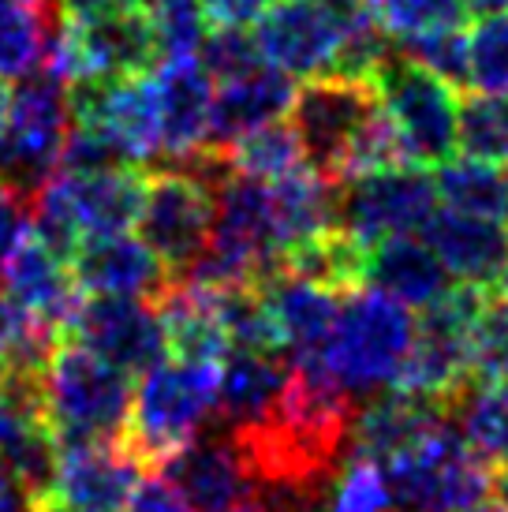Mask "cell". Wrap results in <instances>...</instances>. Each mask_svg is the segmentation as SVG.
I'll return each instance as SVG.
<instances>
[{"label":"cell","mask_w":508,"mask_h":512,"mask_svg":"<svg viewBox=\"0 0 508 512\" xmlns=\"http://www.w3.org/2000/svg\"><path fill=\"white\" fill-rule=\"evenodd\" d=\"M411 337H415V318L408 303H400L381 288L359 285L340 296L337 322L311 359H318L348 393L374 397L396 385L411 352Z\"/></svg>","instance_id":"cell-1"},{"label":"cell","mask_w":508,"mask_h":512,"mask_svg":"<svg viewBox=\"0 0 508 512\" xmlns=\"http://www.w3.org/2000/svg\"><path fill=\"white\" fill-rule=\"evenodd\" d=\"M221 363L202 359H161L142 374L131 415H127L124 445L146 471H157L187 441H195L217 415Z\"/></svg>","instance_id":"cell-2"},{"label":"cell","mask_w":508,"mask_h":512,"mask_svg":"<svg viewBox=\"0 0 508 512\" xmlns=\"http://www.w3.org/2000/svg\"><path fill=\"white\" fill-rule=\"evenodd\" d=\"M45 419L53 427L57 449L120 441L127 430L135 385L131 374L105 363L83 344L60 337L42 378Z\"/></svg>","instance_id":"cell-3"},{"label":"cell","mask_w":508,"mask_h":512,"mask_svg":"<svg viewBox=\"0 0 508 512\" xmlns=\"http://www.w3.org/2000/svg\"><path fill=\"white\" fill-rule=\"evenodd\" d=\"M490 303V288L449 285L415 322L411 352L396 385L419 397L452 404V397L475 382V333Z\"/></svg>","instance_id":"cell-4"},{"label":"cell","mask_w":508,"mask_h":512,"mask_svg":"<svg viewBox=\"0 0 508 512\" xmlns=\"http://www.w3.org/2000/svg\"><path fill=\"white\" fill-rule=\"evenodd\" d=\"M381 471L400 512H467L494 494V464L467 445L452 419L385 460Z\"/></svg>","instance_id":"cell-5"},{"label":"cell","mask_w":508,"mask_h":512,"mask_svg":"<svg viewBox=\"0 0 508 512\" xmlns=\"http://www.w3.org/2000/svg\"><path fill=\"white\" fill-rule=\"evenodd\" d=\"M370 86L408 165L438 169L456 154V120H460L456 86L419 68L396 45L374 68Z\"/></svg>","instance_id":"cell-6"},{"label":"cell","mask_w":508,"mask_h":512,"mask_svg":"<svg viewBox=\"0 0 508 512\" xmlns=\"http://www.w3.org/2000/svg\"><path fill=\"white\" fill-rule=\"evenodd\" d=\"M71 131L68 83L53 75H30L12 94L8 128L0 135V184L34 202V195L60 169Z\"/></svg>","instance_id":"cell-7"},{"label":"cell","mask_w":508,"mask_h":512,"mask_svg":"<svg viewBox=\"0 0 508 512\" xmlns=\"http://www.w3.org/2000/svg\"><path fill=\"white\" fill-rule=\"evenodd\" d=\"M378 113L374 86L363 79H344V75L307 79V86H299L292 101V128L303 143L307 165L322 172L325 180L344 184L355 146L378 120Z\"/></svg>","instance_id":"cell-8"},{"label":"cell","mask_w":508,"mask_h":512,"mask_svg":"<svg viewBox=\"0 0 508 512\" xmlns=\"http://www.w3.org/2000/svg\"><path fill=\"white\" fill-rule=\"evenodd\" d=\"M438 210V187L419 165L359 172L337 187V228L359 247L415 236Z\"/></svg>","instance_id":"cell-9"},{"label":"cell","mask_w":508,"mask_h":512,"mask_svg":"<svg viewBox=\"0 0 508 512\" xmlns=\"http://www.w3.org/2000/svg\"><path fill=\"white\" fill-rule=\"evenodd\" d=\"M217 191L195 169H157L146 180L139 210V236L172 277L195 266L213 236Z\"/></svg>","instance_id":"cell-10"},{"label":"cell","mask_w":508,"mask_h":512,"mask_svg":"<svg viewBox=\"0 0 508 512\" xmlns=\"http://www.w3.org/2000/svg\"><path fill=\"white\" fill-rule=\"evenodd\" d=\"M71 124L101 135L124 165H157L161 157V116H157L154 79H79L68 83Z\"/></svg>","instance_id":"cell-11"},{"label":"cell","mask_w":508,"mask_h":512,"mask_svg":"<svg viewBox=\"0 0 508 512\" xmlns=\"http://www.w3.org/2000/svg\"><path fill=\"white\" fill-rule=\"evenodd\" d=\"M64 337L90 348L105 363L127 370L131 378L154 370L161 359H169V341L161 314L150 299L131 296H90L79 299Z\"/></svg>","instance_id":"cell-12"},{"label":"cell","mask_w":508,"mask_h":512,"mask_svg":"<svg viewBox=\"0 0 508 512\" xmlns=\"http://www.w3.org/2000/svg\"><path fill=\"white\" fill-rule=\"evenodd\" d=\"M150 471L120 441L98 445H64L57 475L34 512H124L139 483Z\"/></svg>","instance_id":"cell-13"},{"label":"cell","mask_w":508,"mask_h":512,"mask_svg":"<svg viewBox=\"0 0 508 512\" xmlns=\"http://www.w3.org/2000/svg\"><path fill=\"white\" fill-rule=\"evenodd\" d=\"M251 34L262 64L292 79H322L337 72L344 23L314 0H273Z\"/></svg>","instance_id":"cell-14"},{"label":"cell","mask_w":508,"mask_h":512,"mask_svg":"<svg viewBox=\"0 0 508 512\" xmlns=\"http://www.w3.org/2000/svg\"><path fill=\"white\" fill-rule=\"evenodd\" d=\"M146 180L150 176L139 165H105L86 172L57 169L49 176V187L57 191L86 243L101 236H124L131 225H139Z\"/></svg>","instance_id":"cell-15"},{"label":"cell","mask_w":508,"mask_h":512,"mask_svg":"<svg viewBox=\"0 0 508 512\" xmlns=\"http://www.w3.org/2000/svg\"><path fill=\"white\" fill-rule=\"evenodd\" d=\"M161 116V169H184L210 150L213 79L198 60H161L154 75Z\"/></svg>","instance_id":"cell-16"},{"label":"cell","mask_w":508,"mask_h":512,"mask_svg":"<svg viewBox=\"0 0 508 512\" xmlns=\"http://www.w3.org/2000/svg\"><path fill=\"white\" fill-rule=\"evenodd\" d=\"M157 471L191 505V512H225L254 494V479L243 464V453L236 449L232 434L221 427L187 441Z\"/></svg>","instance_id":"cell-17"},{"label":"cell","mask_w":508,"mask_h":512,"mask_svg":"<svg viewBox=\"0 0 508 512\" xmlns=\"http://www.w3.org/2000/svg\"><path fill=\"white\" fill-rule=\"evenodd\" d=\"M71 277L83 296L86 292L90 296H131L150 299V303L176 281L165 270V262L142 240H131L127 232L86 240L71 258Z\"/></svg>","instance_id":"cell-18"},{"label":"cell","mask_w":508,"mask_h":512,"mask_svg":"<svg viewBox=\"0 0 508 512\" xmlns=\"http://www.w3.org/2000/svg\"><path fill=\"white\" fill-rule=\"evenodd\" d=\"M296 94V79L269 68V64H254L251 72L232 75L225 83H213L210 150H228L243 135L284 120L292 113Z\"/></svg>","instance_id":"cell-19"},{"label":"cell","mask_w":508,"mask_h":512,"mask_svg":"<svg viewBox=\"0 0 508 512\" xmlns=\"http://www.w3.org/2000/svg\"><path fill=\"white\" fill-rule=\"evenodd\" d=\"M0 292L12 296L15 303H23L27 311L42 314L60 333L68 329L71 314L83 299V292L75 288L71 266L60 255H53L30 228L19 236V243L8 251L4 266H0Z\"/></svg>","instance_id":"cell-20"},{"label":"cell","mask_w":508,"mask_h":512,"mask_svg":"<svg viewBox=\"0 0 508 512\" xmlns=\"http://www.w3.org/2000/svg\"><path fill=\"white\" fill-rule=\"evenodd\" d=\"M449 415V404L408 389H381L367 400V408H359L352 427V453L370 456V460H393L396 453L411 449L415 441H423L430 430H438Z\"/></svg>","instance_id":"cell-21"},{"label":"cell","mask_w":508,"mask_h":512,"mask_svg":"<svg viewBox=\"0 0 508 512\" xmlns=\"http://www.w3.org/2000/svg\"><path fill=\"white\" fill-rule=\"evenodd\" d=\"M423 240L441 258L449 277L464 285L490 288L508 255L505 221L456 214V210H434V217L423 228Z\"/></svg>","instance_id":"cell-22"},{"label":"cell","mask_w":508,"mask_h":512,"mask_svg":"<svg viewBox=\"0 0 508 512\" xmlns=\"http://www.w3.org/2000/svg\"><path fill=\"white\" fill-rule=\"evenodd\" d=\"M258 296L266 299L288 356L299 359L314 356L325 344L329 329L337 322V307L344 292L325 288L318 281H307V277H296L288 270H277L258 285Z\"/></svg>","instance_id":"cell-23"},{"label":"cell","mask_w":508,"mask_h":512,"mask_svg":"<svg viewBox=\"0 0 508 512\" xmlns=\"http://www.w3.org/2000/svg\"><path fill=\"white\" fill-rule=\"evenodd\" d=\"M292 356L288 352H254V348H232L221 359V389H217V415L213 427L243 430L266 419V412L281 397Z\"/></svg>","instance_id":"cell-24"},{"label":"cell","mask_w":508,"mask_h":512,"mask_svg":"<svg viewBox=\"0 0 508 512\" xmlns=\"http://www.w3.org/2000/svg\"><path fill=\"white\" fill-rule=\"evenodd\" d=\"M363 285L381 288L408 307H426L449 288V270L430 251L426 240L415 236H393L367 251L363 262Z\"/></svg>","instance_id":"cell-25"},{"label":"cell","mask_w":508,"mask_h":512,"mask_svg":"<svg viewBox=\"0 0 508 512\" xmlns=\"http://www.w3.org/2000/svg\"><path fill=\"white\" fill-rule=\"evenodd\" d=\"M60 19V0H0V79L23 83L42 72Z\"/></svg>","instance_id":"cell-26"},{"label":"cell","mask_w":508,"mask_h":512,"mask_svg":"<svg viewBox=\"0 0 508 512\" xmlns=\"http://www.w3.org/2000/svg\"><path fill=\"white\" fill-rule=\"evenodd\" d=\"M464 441L486 464H508V382H471L449 404Z\"/></svg>","instance_id":"cell-27"},{"label":"cell","mask_w":508,"mask_h":512,"mask_svg":"<svg viewBox=\"0 0 508 512\" xmlns=\"http://www.w3.org/2000/svg\"><path fill=\"white\" fill-rule=\"evenodd\" d=\"M434 187H438V202H445V210L490 217V221L508 217V176L497 165H486L475 157H460V161L449 157L445 165H438Z\"/></svg>","instance_id":"cell-28"},{"label":"cell","mask_w":508,"mask_h":512,"mask_svg":"<svg viewBox=\"0 0 508 512\" xmlns=\"http://www.w3.org/2000/svg\"><path fill=\"white\" fill-rule=\"evenodd\" d=\"M225 157V165L232 172H243V176H254L262 184H277L284 176H292L296 169L307 165V154H303V143L292 124H266V128L243 135L228 150H217Z\"/></svg>","instance_id":"cell-29"},{"label":"cell","mask_w":508,"mask_h":512,"mask_svg":"<svg viewBox=\"0 0 508 512\" xmlns=\"http://www.w3.org/2000/svg\"><path fill=\"white\" fill-rule=\"evenodd\" d=\"M456 150L486 165H508V94H471L460 101Z\"/></svg>","instance_id":"cell-30"},{"label":"cell","mask_w":508,"mask_h":512,"mask_svg":"<svg viewBox=\"0 0 508 512\" xmlns=\"http://www.w3.org/2000/svg\"><path fill=\"white\" fill-rule=\"evenodd\" d=\"M142 12L154 27L157 57L161 60H195L206 34H210V19L202 0H142Z\"/></svg>","instance_id":"cell-31"},{"label":"cell","mask_w":508,"mask_h":512,"mask_svg":"<svg viewBox=\"0 0 508 512\" xmlns=\"http://www.w3.org/2000/svg\"><path fill=\"white\" fill-rule=\"evenodd\" d=\"M467 86L475 94H508V12L482 15L467 34Z\"/></svg>","instance_id":"cell-32"},{"label":"cell","mask_w":508,"mask_h":512,"mask_svg":"<svg viewBox=\"0 0 508 512\" xmlns=\"http://www.w3.org/2000/svg\"><path fill=\"white\" fill-rule=\"evenodd\" d=\"M374 12H378L381 30L393 42H408V38L430 34V30L464 27L471 8L464 0H378Z\"/></svg>","instance_id":"cell-33"},{"label":"cell","mask_w":508,"mask_h":512,"mask_svg":"<svg viewBox=\"0 0 508 512\" xmlns=\"http://www.w3.org/2000/svg\"><path fill=\"white\" fill-rule=\"evenodd\" d=\"M393 494L378 460L352 453L329 486V512H389Z\"/></svg>","instance_id":"cell-34"},{"label":"cell","mask_w":508,"mask_h":512,"mask_svg":"<svg viewBox=\"0 0 508 512\" xmlns=\"http://www.w3.org/2000/svg\"><path fill=\"white\" fill-rule=\"evenodd\" d=\"M396 49L445 83L467 86V34L460 27L430 30V34H419L408 42H396Z\"/></svg>","instance_id":"cell-35"},{"label":"cell","mask_w":508,"mask_h":512,"mask_svg":"<svg viewBox=\"0 0 508 512\" xmlns=\"http://www.w3.org/2000/svg\"><path fill=\"white\" fill-rule=\"evenodd\" d=\"M195 60L206 68V75H210L213 83H225L232 75H243L251 72L254 64H262L254 34L243 27H213Z\"/></svg>","instance_id":"cell-36"},{"label":"cell","mask_w":508,"mask_h":512,"mask_svg":"<svg viewBox=\"0 0 508 512\" xmlns=\"http://www.w3.org/2000/svg\"><path fill=\"white\" fill-rule=\"evenodd\" d=\"M475 382H508V303L494 292L475 333Z\"/></svg>","instance_id":"cell-37"},{"label":"cell","mask_w":508,"mask_h":512,"mask_svg":"<svg viewBox=\"0 0 508 512\" xmlns=\"http://www.w3.org/2000/svg\"><path fill=\"white\" fill-rule=\"evenodd\" d=\"M210 27H254L273 8V0H202Z\"/></svg>","instance_id":"cell-38"},{"label":"cell","mask_w":508,"mask_h":512,"mask_svg":"<svg viewBox=\"0 0 508 512\" xmlns=\"http://www.w3.org/2000/svg\"><path fill=\"white\" fill-rule=\"evenodd\" d=\"M30 228V202L23 195H15L12 187L0 184V266L12 251L19 236Z\"/></svg>","instance_id":"cell-39"},{"label":"cell","mask_w":508,"mask_h":512,"mask_svg":"<svg viewBox=\"0 0 508 512\" xmlns=\"http://www.w3.org/2000/svg\"><path fill=\"white\" fill-rule=\"evenodd\" d=\"M124 512H191V505L161 475H146Z\"/></svg>","instance_id":"cell-40"},{"label":"cell","mask_w":508,"mask_h":512,"mask_svg":"<svg viewBox=\"0 0 508 512\" xmlns=\"http://www.w3.org/2000/svg\"><path fill=\"white\" fill-rule=\"evenodd\" d=\"M142 0H60V12L68 15L71 23H90V19H105V15L139 8Z\"/></svg>","instance_id":"cell-41"},{"label":"cell","mask_w":508,"mask_h":512,"mask_svg":"<svg viewBox=\"0 0 508 512\" xmlns=\"http://www.w3.org/2000/svg\"><path fill=\"white\" fill-rule=\"evenodd\" d=\"M299 498H307V494H277V490H254L251 498L236 501V505H232V509H225V512H292Z\"/></svg>","instance_id":"cell-42"},{"label":"cell","mask_w":508,"mask_h":512,"mask_svg":"<svg viewBox=\"0 0 508 512\" xmlns=\"http://www.w3.org/2000/svg\"><path fill=\"white\" fill-rule=\"evenodd\" d=\"M314 4L325 8L329 15H337L344 27H348V23H359V19H370V15H378L374 12L378 0H314Z\"/></svg>","instance_id":"cell-43"},{"label":"cell","mask_w":508,"mask_h":512,"mask_svg":"<svg viewBox=\"0 0 508 512\" xmlns=\"http://www.w3.org/2000/svg\"><path fill=\"white\" fill-rule=\"evenodd\" d=\"M0 512H34L23 486L12 479V471L0 464Z\"/></svg>","instance_id":"cell-44"},{"label":"cell","mask_w":508,"mask_h":512,"mask_svg":"<svg viewBox=\"0 0 508 512\" xmlns=\"http://www.w3.org/2000/svg\"><path fill=\"white\" fill-rule=\"evenodd\" d=\"M8 113H12V90H8V79H0V135L8 128Z\"/></svg>","instance_id":"cell-45"},{"label":"cell","mask_w":508,"mask_h":512,"mask_svg":"<svg viewBox=\"0 0 508 512\" xmlns=\"http://www.w3.org/2000/svg\"><path fill=\"white\" fill-rule=\"evenodd\" d=\"M494 498L508 505V464H497L494 468Z\"/></svg>","instance_id":"cell-46"},{"label":"cell","mask_w":508,"mask_h":512,"mask_svg":"<svg viewBox=\"0 0 508 512\" xmlns=\"http://www.w3.org/2000/svg\"><path fill=\"white\" fill-rule=\"evenodd\" d=\"M490 292H494V296L501 299V303H508V255H505V262H501V270H497Z\"/></svg>","instance_id":"cell-47"},{"label":"cell","mask_w":508,"mask_h":512,"mask_svg":"<svg viewBox=\"0 0 508 512\" xmlns=\"http://www.w3.org/2000/svg\"><path fill=\"white\" fill-rule=\"evenodd\" d=\"M467 512H508L505 501H479V505H471Z\"/></svg>","instance_id":"cell-48"}]
</instances>
